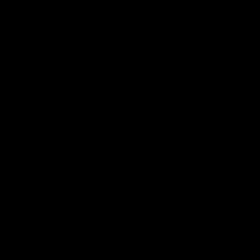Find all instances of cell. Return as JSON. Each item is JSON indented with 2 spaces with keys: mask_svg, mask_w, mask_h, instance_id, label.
Returning a JSON list of instances; mask_svg holds the SVG:
<instances>
[]
</instances>
